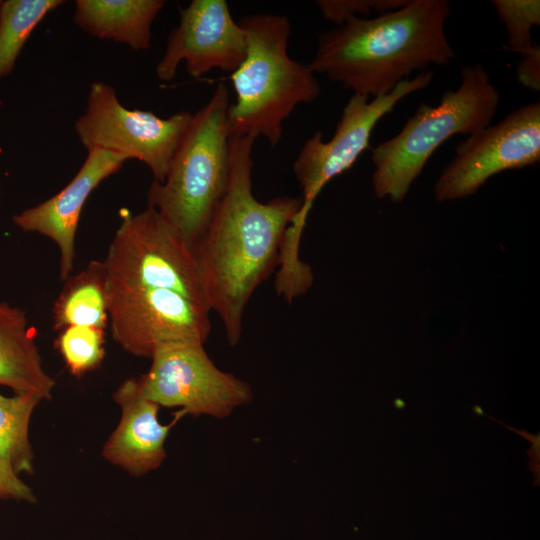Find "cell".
<instances>
[{
  "label": "cell",
  "instance_id": "5bb4252c",
  "mask_svg": "<svg viewBox=\"0 0 540 540\" xmlns=\"http://www.w3.org/2000/svg\"><path fill=\"white\" fill-rule=\"evenodd\" d=\"M113 399L120 406L121 418L103 447V457L133 476L157 469L166 458L165 442L171 428L187 414L179 409L169 424H161L160 406L143 394L136 378L123 381Z\"/></svg>",
  "mask_w": 540,
  "mask_h": 540
},
{
  "label": "cell",
  "instance_id": "7402d4cb",
  "mask_svg": "<svg viewBox=\"0 0 540 540\" xmlns=\"http://www.w3.org/2000/svg\"><path fill=\"white\" fill-rule=\"evenodd\" d=\"M409 0H319V7L323 17L334 23L342 25L350 17L369 16L371 12L378 15L399 9Z\"/></svg>",
  "mask_w": 540,
  "mask_h": 540
},
{
  "label": "cell",
  "instance_id": "3957f363",
  "mask_svg": "<svg viewBox=\"0 0 540 540\" xmlns=\"http://www.w3.org/2000/svg\"><path fill=\"white\" fill-rule=\"evenodd\" d=\"M238 22L247 50L230 76L236 95L228 108L230 136H262L275 147L283 122L299 104L314 101L321 86L309 65L289 56L291 26L286 16L255 13Z\"/></svg>",
  "mask_w": 540,
  "mask_h": 540
},
{
  "label": "cell",
  "instance_id": "9c48e42d",
  "mask_svg": "<svg viewBox=\"0 0 540 540\" xmlns=\"http://www.w3.org/2000/svg\"><path fill=\"white\" fill-rule=\"evenodd\" d=\"M138 382L143 394L160 407H178L193 416L225 418L253 397L250 385L219 369L202 343L160 346Z\"/></svg>",
  "mask_w": 540,
  "mask_h": 540
},
{
  "label": "cell",
  "instance_id": "484cf974",
  "mask_svg": "<svg viewBox=\"0 0 540 540\" xmlns=\"http://www.w3.org/2000/svg\"><path fill=\"white\" fill-rule=\"evenodd\" d=\"M1 2H2V1L0 0V4H1Z\"/></svg>",
  "mask_w": 540,
  "mask_h": 540
},
{
  "label": "cell",
  "instance_id": "2e32d148",
  "mask_svg": "<svg viewBox=\"0 0 540 540\" xmlns=\"http://www.w3.org/2000/svg\"><path fill=\"white\" fill-rule=\"evenodd\" d=\"M164 5L163 0H76L73 22L94 37L146 50Z\"/></svg>",
  "mask_w": 540,
  "mask_h": 540
},
{
  "label": "cell",
  "instance_id": "6da1fadb",
  "mask_svg": "<svg viewBox=\"0 0 540 540\" xmlns=\"http://www.w3.org/2000/svg\"><path fill=\"white\" fill-rule=\"evenodd\" d=\"M255 139L230 136V177L225 195L192 251L210 311L228 343L241 338L243 315L258 286L278 263L284 233L302 205L280 196L260 202L252 191Z\"/></svg>",
  "mask_w": 540,
  "mask_h": 540
},
{
  "label": "cell",
  "instance_id": "7a4b0ae2",
  "mask_svg": "<svg viewBox=\"0 0 540 540\" xmlns=\"http://www.w3.org/2000/svg\"><path fill=\"white\" fill-rule=\"evenodd\" d=\"M448 0H409L374 18L350 17L322 33L309 67L353 94L390 93L414 71L455 57L444 25Z\"/></svg>",
  "mask_w": 540,
  "mask_h": 540
},
{
  "label": "cell",
  "instance_id": "603a6c76",
  "mask_svg": "<svg viewBox=\"0 0 540 540\" xmlns=\"http://www.w3.org/2000/svg\"><path fill=\"white\" fill-rule=\"evenodd\" d=\"M0 500H16L34 503L36 497L8 465L0 460Z\"/></svg>",
  "mask_w": 540,
  "mask_h": 540
},
{
  "label": "cell",
  "instance_id": "9a60e30c",
  "mask_svg": "<svg viewBox=\"0 0 540 540\" xmlns=\"http://www.w3.org/2000/svg\"><path fill=\"white\" fill-rule=\"evenodd\" d=\"M0 386L47 400L55 386L43 368L25 312L5 301H0Z\"/></svg>",
  "mask_w": 540,
  "mask_h": 540
},
{
  "label": "cell",
  "instance_id": "5b68a950",
  "mask_svg": "<svg viewBox=\"0 0 540 540\" xmlns=\"http://www.w3.org/2000/svg\"><path fill=\"white\" fill-rule=\"evenodd\" d=\"M499 92L482 64L461 69V83L438 105L421 103L400 132L372 149L377 198L400 203L435 150L456 134L472 135L491 125Z\"/></svg>",
  "mask_w": 540,
  "mask_h": 540
},
{
  "label": "cell",
  "instance_id": "30bf717a",
  "mask_svg": "<svg viewBox=\"0 0 540 540\" xmlns=\"http://www.w3.org/2000/svg\"><path fill=\"white\" fill-rule=\"evenodd\" d=\"M432 78V71H422L416 77L400 82L390 93L372 100L352 94L332 138L325 142L322 132L317 131L304 143L293 163V172L302 192L301 216L307 218L324 186L350 169L369 148L371 133L378 121L392 112L401 99L428 87Z\"/></svg>",
  "mask_w": 540,
  "mask_h": 540
},
{
  "label": "cell",
  "instance_id": "ac0fdd59",
  "mask_svg": "<svg viewBox=\"0 0 540 540\" xmlns=\"http://www.w3.org/2000/svg\"><path fill=\"white\" fill-rule=\"evenodd\" d=\"M39 395L0 393V460L17 475L33 474L34 454L29 441V424Z\"/></svg>",
  "mask_w": 540,
  "mask_h": 540
},
{
  "label": "cell",
  "instance_id": "d4e9b609",
  "mask_svg": "<svg viewBox=\"0 0 540 540\" xmlns=\"http://www.w3.org/2000/svg\"><path fill=\"white\" fill-rule=\"evenodd\" d=\"M477 414H482L486 417H489L490 419L502 424L506 428L519 434L520 436H522L523 438H525L527 441L530 442L531 447H529L527 450V454L529 457L528 467L533 472V475H534L533 485L538 486L539 481H540V448H539L540 447V437H539L540 433L538 432L537 434H530L526 430H518V429L512 428L506 425L505 423L483 413L481 409H478Z\"/></svg>",
  "mask_w": 540,
  "mask_h": 540
},
{
  "label": "cell",
  "instance_id": "e0dca14e",
  "mask_svg": "<svg viewBox=\"0 0 540 540\" xmlns=\"http://www.w3.org/2000/svg\"><path fill=\"white\" fill-rule=\"evenodd\" d=\"M106 279L103 262L96 260L78 274L69 276L53 306L54 329L61 331L69 326L105 329L108 323Z\"/></svg>",
  "mask_w": 540,
  "mask_h": 540
},
{
  "label": "cell",
  "instance_id": "44dd1931",
  "mask_svg": "<svg viewBox=\"0 0 540 540\" xmlns=\"http://www.w3.org/2000/svg\"><path fill=\"white\" fill-rule=\"evenodd\" d=\"M508 35V48L520 55L532 50L531 29L540 25L539 0H493Z\"/></svg>",
  "mask_w": 540,
  "mask_h": 540
},
{
  "label": "cell",
  "instance_id": "4fadbf2b",
  "mask_svg": "<svg viewBox=\"0 0 540 540\" xmlns=\"http://www.w3.org/2000/svg\"><path fill=\"white\" fill-rule=\"evenodd\" d=\"M87 152L81 168L61 191L12 217V222L20 230L38 233L56 244L62 281L71 276L74 268L76 233L88 197L128 160L122 154L99 148Z\"/></svg>",
  "mask_w": 540,
  "mask_h": 540
},
{
  "label": "cell",
  "instance_id": "cb8c5ba5",
  "mask_svg": "<svg viewBox=\"0 0 540 540\" xmlns=\"http://www.w3.org/2000/svg\"><path fill=\"white\" fill-rule=\"evenodd\" d=\"M516 78L520 85L534 91H540V46L534 44L531 51L521 55L516 67Z\"/></svg>",
  "mask_w": 540,
  "mask_h": 540
},
{
  "label": "cell",
  "instance_id": "8fae6325",
  "mask_svg": "<svg viewBox=\"0 0 540 540\" xmlns=\"http://www.w3.org/2000/svg\"><path fill=\"white\" fill-rule=\"evenodd\" d=\"M539 161L540 103L532 102L460 142L435 183V198L443 202L468 197L492 176Z\"/></svg>",
  "mask_w": 540,
  "mask_h": 540
},
{
  "label": "cell",
  "instance_id": "ba28073f",
  "mask_svg": "<svg viewBox=\"0 0 540 540\" xmlns=\"http://www.w3.org/2000/svg\"><path fill=\"white\" fill-rule=\"evenodd\" d=\"M106 303L113 340L126 352L151 359L162 345L204 344L210 310L166 289L133 286L107 274Z\"/></svg>",
  "mask_w": 540,
  "mask_h": 540
},
{
  "label": "cell",
  "instance_id": "277c9868",
  "mask_svg": "<svg viewBox=\"0 0 540 540\" xmlns=\"http://www.w3.org/2000/svg\"><path fill=\"white\" fill-rule=\"evenodd\" d=\"M229 91L219 83L195 114L162 183L153 181L155 209L192 248L226 193L230 177Z\"/></svg>",
  "mask_w": 540,
  "mask_h": 540
},
{
  "label": "cell",
  "instance_id": "52a82bcc",
  "mask_svg": "<svg viewBox=\"0 0 540 540\" xmlns=\"http://www.w3.org/2000/svg\"><path fill=\"white\" fill-rule=\"evenodd\" d=\"M192 117L187 111L161 118L128 109L111 85L98 81L90 84L86 110L74 128L87 151L99 148L137 159L150 169L153 181L162 183Z\"/></svg>",
  "mask_w": 540,
  "mask_h": 540
},
{
  "label": "cell",
  "instance_id": "8992f818",
  "mask_svg": "<svg viewBox=\"0 0 540 540\" xmlns=\"http://www.w3.org/2000/svg\"><path fill=\"white\" fill-rule=\"evenodd\" d=\"M102 262L116 280L173 291L209 309L192 248L153 208L122 218Z\"/></svg>",
  "mask_w": 540,
  "mask_h": 540
},
{
  "label": "cell",
  "instance_id": "7c38bea8",
  "mask_svg": "<svg viewBox=\"0 0 540 540\" xmlns=\"http://www.w3.org/2000/svg\"><path fill=\"white\" fill-rule=\"evenodd\" d=\"M179 16L156 66L159 80H172L180 62L194 78L212 69L233 73L240 66L246 56V35L225 0H193L179 9Z\"/></svg>",
  "mask_w": 540,
  "mask_h": 540
},
{
  "label": "cell",
  "instance_id": "d6986e66",
  "mask_svg": "<svg viewBox=\"0 0 540 540\" xmlns=\"http://www.w3.org/2000/svg\"><path fill=\"white\" fill-rule=\"evenodd\" d=\"M63 0H6L0 4V80L8 76L34 29Z\"/></svg>",
  "mask_w": 540,
  "mask_h": 540
},
{
  "label": "cell",
  "instance_id": "ffe728a7",
  "mask_svg": "<svg viewBox=\"0 0 540 540\" xmlns=\"http://www.w3.org/2000/svg\"><path fill=\"white\" fill-rule=\"evenodd\" d=\"M59 332L56 347L72 375L81 377L101 366L105 356L104 329L69 326Z\"/></svg>",
  "mask_w": 540,
  "mask_h": 540
}]
</instances>
